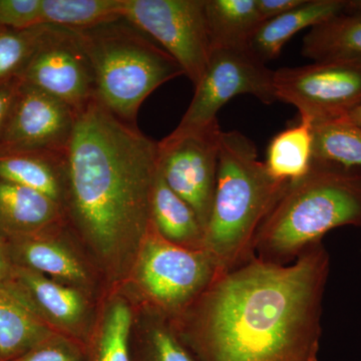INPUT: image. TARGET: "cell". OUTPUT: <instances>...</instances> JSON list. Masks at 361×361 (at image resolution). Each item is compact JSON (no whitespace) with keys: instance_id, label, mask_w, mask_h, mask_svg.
Wrapping results in <instances>:
<instances>
[{"instance_id":"6da1fadb","label":"cell","mask_w":361,"mask_h":361,"mask_svg":"<svg viewBox=\"0 0 361 361\" xmlns=\"http://www.w3.org/2000/svg\"><path fill=\"white\" fill-rule=\"evenodd\" d=\"M329 266L322 242L286 265L254 256L172 322L196 361H318Z\"/></svg>"},{"instance_id":"7a4b0ae2","label":"cell","mask_w":361,"mask_h":361,"mask_svg":"<svg viewBox=\"0 0 361 361\" xmlns=\"http://www.w3.org/2000/svg\"><path fill=\"white\" fill-rule=\"evenodd\" d=\"M158 142L96 99L78 114L66 153V227L111 288L129 276L151 218Z\"/></svg>"},{"instance_id":"3957f363","label":"cell","mask_w":361,"mask_h":361,"mask_svg":"<svg viewBox=\"0 0 361 361\" xmlns=\"http://www.w3.org/2000/svg\"><path fill=\"white\" fill-rule=\"evenodd\" d=\"M288 183L274 179L259 160L257 147L237 130L222 132L212 208L204 235L219 275L254 257V241Z\"/></svg>"},{"instance_id":"277c9868","label":"cell","mask_w":361,"mask_h":361,"mask_svg":"<svg viewBox=\"0 0 361 361\" xmlns=\"http://www.w3.org/2000/svg\"><path fill=\"white\" fill-rule=\"evenodd\" d=\"M361 227V170L314 163L301 179L288 183L259 228L254 256L286 265L326 233Z\"/></svg>"},{"instance_id":"5b68a950","label":"cell","mask_w":361,"mask_h":361,"mask_svg":"<svg viewBox=\"0 0 361 361\" xmlns=\"http://www.w3.org/2000/svg\"><path fill=\"white\" fill-rule=\"evenodd\" d=\"M73 30L92 63L97 99L123 122L135 125L147 97L185 75L163 47L123 18Z\"/></svg>"},{"instance_id":"8992f818","label":"cell","mask_w":361,"mask_h":361,"mask_svg":"<svg viewBox=\"0 0 361 361\" xmlns=\"http://www.w3.org/2000/svg\"><path fill=\"white\" fill-rule=\"evenodd\" d=\"M219 276L212 256L163 238L152 223L122 287L137 305L175 320Z\"/></svg>"},{"instance_id":"52a82bcc","label":"cell","mask_w":361,"mask_h":361,"mask_svg":"<svg viewBox=\"0 0 361 361\" xmlns=\"http://www.w3.org/2000/svg\"><path fill=\"white\" fill-rule=\"evenodd\" d=\"M251 94L263 104L276 102L274 71L250 47L214 49L205 73L182 120L171 134L183 135L217 122V114L233 97Z\"/></svg>"},{"instance_id":"ba28073f","label":"cell","mask_w":361,"mask_h":361,"mask_svg":"<svg viewBox=\"0 0 361 361\" xmlns=\"http://www.w3.org/2000/svg\"><path fill=\"white\" fill-rule=\"evenodd\" d=\"M123 18L163 47L194 87L211 54L205 0H123Z\"/></svg>"},{"instance_id":"9c48e42d","label":"cell","mask_w":361,"mask_h":361,"mask_svg":"<svg viewBox=\"0 0 361 361\" xmlns=\"http://www.w3.org/2000/svg\"><path fill=\"white\" fill-rule=\"evenodd\" d=\"M276 101L292 104L314 123L343 118L361 104L360 61H313L274 71Z\"/></svg>"},{"instance_id":"30bf717a","label":"cell","mask_w":361,"mask_h":361,"mask_svg":"<svg viewBox=\"0 0 361 361\" xmlns=\"http://www.w3.org/2000/svg\"><path fill=\"white\" fill-rule=\"evenodd\" d=\"M18 78L61 99L78 114L97 99L92 63L73 28L44 25Z\"/></svg>"},{"instance_id":"8fae6325","label":"cell","mask_w":361,"mask_h":361,"mask_svg":"<svg viewBox=\"0 0 361 361\" xmlns=\"http://www.w3.org/2000/svg\"><path fill=\"white\" fill-rule=\"evenodd\" d=\"M217 122L158 142V170L169 187L193 209L204 232L212 208L220 137Z\"/></svg>"},{"instance_id":"7c38bea8","label":"cell","mask_w":361,"mask_h":361,"mask_svg":"<svg viewBox=\"0 0 361 361\" xmlns=\"http://www.w3.org/2000/svg\"><path fill=\"white\" fill-rule=\"evenodd\" d=\"M6 244L13 265L42 273L97 301L111 289L66 223Z\"/></svg>"},{"instance_id":"4fadbf2b","label":"cell","mask_w":361,"mask_h":361,"mask_svg":"<svg viewBox=\"0 0 361 361\" xmlns=\"http://www.w3.org/2000/svg\"><path fill=\"white\" fill-rule=\"evenodd\" d=\"M1 288L52 331L87 345L102 300L42 273L16 265L11 280Z\"/></svg>"},{"instance_id":"5bb4252c","label":"cell","mask_w":361,"mask_h":361,"mask_svg":"<svg viewBox=\"0 0 361 361\" xmlns=\"http://www.w3.org/2000/svg\"><path fill=\"white\" fill-rule=\"evenodd\" d=\"M78 118V111L68 104L21 80L13 111L0 137V155L65 153Z\"/></svg>"},{"instance_id":"9a60e30c","label":"cell","mask_w":361,"mask_h":361,"mask_svg":"<svg viewBox=\"0 0 361 361\" xmlns=\"http://www.w3.org/2000/svg\"><path fill=\"white\" fill-rule=\"evenodd\" d=\"M65 223L63 209L49 197L0 180V236L6 241L32 236Z\"/></svg>"},{"instance_id":"2e32d148","label":"cell","mask_w":361,"mask_h":361,"mask_svg":"<svg viewBox=\"0 0 361 361\" xmlns=\"http://www.w3.org/2000/svg\"><path fill=\"white\" fill-rule=\"evenodd\" d=\"M135 304L122 287L102 299L85 349L87 361H130V338Z\"/></svg>"},{"instance_id":"e0dca14e","label":"cell","mask_w":361,"mask_h":361,"mask_svg":"<svg viewBox=\"0 0 361 361\" xmlns=\"http://www.w3.org/2000/svg\"><path fill=\"white\" fill-rule=\"evenodd\" d=\"M346 7L348 0H305L288 13L261 23L249 47L266 63L279 56L296 33L322 25L345 11Z\"/></svg>"},{"instance_id":"ac0fdd59","label":"cell","mask_w":361,"mask_h":361,"mask_svg":"<svg viewBox=\"0 0 361 361\" xmlns=\"http://www.w3.org/2000/svg\"><path fill=\"white\" fill-rule=\"evenodd\" d=\"M130 348V361H196L172 320L137 304H135Z\"/></svg>"},{"instance_id":"d6986e66","label":"cell","mask_w":361,"mask_h":361,"mask_svg":"<svg viewBox=\"0 0 361 361\" xmlns=\"http://www.w3.org/2000/svg\"><path fill=\"white\" fill-rule=\"evenodd\" d=\"M151 223L163 238L188 249H204L203 226L193 209L157 173L149 207Z\"/></svg>"},{"instance_id":"ffe728a7","label":"cell","mask_w":361,"mask_h":361,"mask_svg":"<svg viewBox=\"0 0 361 361\" xmlns=\"http://www.w3.org/2000/svg\"><path fill=\"white\" fill-rule=\"evenodd\" d=\"M66 153L32 152L0 155V180L35 190L61 207Z\"/></svg>"},{"instance_id":"44dd1931","label":"cell","mask_w":361,"mask_h":361,"mask_svg":"<svg viewBox=\"0 0 361 361\" xmlns=\"http://www.w3.org/2000/svg\"><path fill=\"white\" fill-rule=\"evenodd\" d=\"M301 52L313 61L361 63V11H345L305 35Z\"/></svg>"},{"instance_id":"7402d4cb","label":"cell","mask_w":361,"mask_h":361,"mask_svg":"<svg viewBox=\"0 0 361 361\" xmlns=\"http://www.w3.org/2000/svg\"><path fill=\"white\" fill-rule=\"evenodd\" d=\"M211 51L248 47L262 23L256 0H205Z\"/></svg>"},{"instance_id":"603a6c76","label":"cell","mask_w":361,"mask_h":361,"mask_svg":"<svg viewBox=\"0 0 361 361\" xmlns=\"http://www.w3.org/2000/svg\"><path fill=\"white\" fill-rule=\"evenodd\" d=\"M313 123L298 122L273 137L266 151L265 167L274 179L295 182L310 172L313 164Z\"/></svg>"},{"instance_id":"cb8c5ba5","label":"cell","mask_w":361,"mask_h":361,"mask_svg":"<svg viewBox=\"0 0 361 361\" xmlns=\"http://www.w3.org/2000/svg\"><path fill=\"white\" fill-rule=\"evenodd\" d=\"M52 334L54 331L0 287V361L18 357Z\"/></svg>"},{"instance_id":"d4e9b609","label":"cell","mask_w":361,"mask_h":361,"mask_svg":"<svg viewBox=\"0 0 361 361\" xmlns=\"http://www.w3.org/2000/svg\"><path fill=\"white\" fill-rule=\"evenodd\" d=\"M313 161L361 170V127L344 118L313 125Z\"/></svg>"},{"instance_id":"484cf974","label":"cell","mask_w":361,"mask_h":361,"mask_svg":"<svg viewBox=\"0 0 361 361\" xmlns=\"http://www.w3.org/2000/svg\"><path fill=\"white\" fill-rule=\"evenodd\" d=\"M123 0H42L40 25L82 28L123 18Z\"/></svg>"},{"instance_id":"4316f807","label":"cell","mask_w":361,"mask_h":361,"mask_svg":"<svg viewBox=\"0 0 361 361\" xmlns=\"http://www.w3.org/2000/svg\"><path fill=\"white\" fill-rule=\"evenodd\" d=\"M44 25L26 30L0 27V84L18 78L32 56Z\"/></svg>"},{"instance_id":"83f0119b","label":"cell","mask_w":361,"mask_h":361,"mask_svg":"<svg viewBox=\"0 0 361 361\" xmlns=\"http://www.w3.org/2000/svg\"><path fill=\"white\" fill-rule=\"evenodd\" d=\"M11 361H87V349L75 339L54 332Z\"/></svg>"},{"instance_id":"f1b7e54d","label":"cell","mask_w":361,"mask_h":361,"mask_svg":"<svg viewBox=\"0 0 361 361\" xmlns=\"http://www.w3.org/2000/svg\"><path fill=\"white\" fill-rule=\"evenodd\" d=\"M42 0H0V27L26 30L40 25Z\"/></svg>"},{"instance_id":"f546056e","label":"cell","mask_w":361,"mask_h":361,"mask_svg":"<svg viewBox=\"0 0 361 361\" xmlns=\"http://www.w3.org/2000/svg\"><path fill=\"white\" fill-rule=\"evenodd\" d=\"M20 85V78H14L0 84V137L6 129V123L13 111Z\"/></svg>"},{"instance_id":"4dcf8cb0","label":"cell","mask_w":361,"mask_h":361,"mask_svg":"<svg viewBox=\"0 0 361 361\" xmlns=\"http://www.w3.org/2000/svg\"><path fill=\"white\" fill-rule=\"evenodd\" d=\"M257 9L262 23L277 18L296 8L305 0H256Z\"/></svg>"},{"instance_id":"1f68e13d","label":"cell","mask_w":361,"mask_h":361,"mask_svg":"<svg viewBox=\"0 0 361 361\" xmlns=\"http://www.w3.org/2000/svg\"><path fill=\"white\" fill-rule=\"evenodd\" d=\"M13 267L6 241L0 236V287L4 286L11 280Z\"/></svg>"},{"instance_id":"d6a6232c","label":"cell","mask_w":361,"mask_h":361,"mask_svg":"<svg viewBox=\"0 0 361 361\" xmlns=\"http://www.w3.org/2000/svg\"><path fill=\"white\" fill-rule=\"evenodd\" d=\"M343 118L349 121V122L355 123V125L361 127V104L355 110L351 111L348 115L343 116Z\"/></svg>"},{"instance_id":"836d02e7","label":"cell","mask_w":361,"mask_h":361,"mask_svg":"<svg viewBox=\"0 0 361 361\" xmlns=\"http://www.w3.org/2000/svg\"><path fill=\"white\" fill-rule=\"evenodd\" d=\"M346 11H361V0H348Z\"/></svg>"}]
</instances>
